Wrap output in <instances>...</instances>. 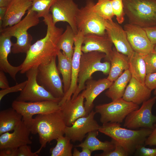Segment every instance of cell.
Returning a JSON list of instances; mask_svg holds the SVG:
<instances>
[{
  "mask_svg": "<svg viewBox=\"0 0 156 156\" xmlns=\"http://www.w3.org/2000/svg\"><path fill=\"white\" fill-rule=\"evenodd\" d=\"M27 81L26 80L12 87L1 90L0 91V101H1L5 96L9 93L21 91L25 86Z\"/></svg>",
  "mask_w": 156,
  "mask_h": 156,
  "instance_id": "38",
  "label": "cell"
},
{
  "mask_svg": "<svg viewBox=\"0 0 156 156\" xmlns=\"http://www.w3.org/2000/svg\"><path fill=\"white\" fill-rule=\"evenodd\" d=\"M58 70L62 75L64 91L65 94L69 88L72 76V60H69L61 50L58 51Z\"/></svg>",
  "mask_w": 156,
  "mask_h": 156,
  "instance_id": "30",
  "label": "cell"
},
{
  "mask_svg": "<svg viewBox=\"0 0 156 156\" xmlns=\"http://www.w3.org/2000/svg\"><path fill=\"white\" fill-rule=\"evenodd\" d=\"M131 77L129 69L124 71L108 89L105 93V95L112 101L122 98Z\"/></svg>",
  "mask_w": 156,
  "mask_h": 156,
  "instance_id": "28",
  "label": "cell"
},
{
  "mask_svg": "<svg viewBox=\"0 0 156 156\" xmlns=\"http://www.w3.org/2000/svg\"><path fill=\"white\" fill-rule=\"evenodd\" d=\"M7 7H0V22L1 23L5 16L7 10Z\"/></svg>",
  "mask_w": 156,
  "mask_h": 156,
  "instance_id": "46",
  "label": "cell"
},
{
  "mask_svg": "<svg viewBox=\"0 0 156 156\" xmlns=\"http://www.w3.org/2000/svg\"><path fill=\"white\" fill-rule=\"evenodd\" d=\"M58 102L47 100L29 102L13 101L12 107L23 116V120L28 124L35 115L42 114L53 112L60 109Z\"/></svg>",
  "mask_w": 156,
  "mask_h": 156,
  "instance_id": "12",
  "label": "cell"
},
{
  "mask_svg": "<svg viewBox=\"0 0 156 156\" xmlns=\"http://www.w3.org/2000/svg\"><path fill=\"white\" fill-rule=\"evenodd\" d=\"M154 50L155 52L156 53V44L155 45L154 47Z\"/></svg>",
  "mask_w": 156,
  "mask_h": 156,
  "instance_id": "49",
  "label": "cell"
},
{
  "mask_svg": "<svg viewBox=\"0 0 156 156\" xmlns=\"http://www.w3.org/2000/svg\"><path fill=\"white\" fill-rule=\"evenodd\" d=\"M43 18V21L47 26L46 35L31 44L21 64V74L25 73L33 67L48 63L57 56L59 50L57 44L63 29L57 27L53 23L51 14Z\"/></svg>",
  "mask_w": 156,
  "mask_h": 156,
  "instance_id": "1",
  "label": "cell"
},
{
  "mask_svg": "<svg viewBox=\"0 0 156 156\" xmlns=\"http://www.w3.org/2000/svg\"><path fill=\"white\" fill-rule=\"evenodd\" d=\"M124 29L134 51L143 55L154 51L155 44L151 42L143 28L129 23L124 26Z\"/></svg>",
  "mask_w": 156,
  "mask_h": 156,
  "instance_id": "15",
  "label": "cell"
},
{
  "mask_svg": "<svg viewBox=\"0 0 156 156\" xmlns=\"http://www.w3.org/2000/svg\"><path fill=\"white\" fill-rule=\"evenodd\" d=\"M105 53L96 51L83 53L80 59L78 87L71 99L75 98L85 89L86 81L92 78V75L94 72L101 71L105 75H108L110 69V62L107 61L101 62L102 59L105 58Z\"/></svg>",
  "mask_w": 156,
  "mask_h": 156,
  "instance_id": "6",
  "label": "cell"
},
{
  "mask_svg": "<svg viewBox=\"0 0 156 156\" xmlns=\"http://www.w3.org/2000/svg\"><path fill=\"white\" fill-rule=\"evenodd\" d=\"M129 23L142 28L156 26V0H123Z\"/></svg>",
  "mask_w": 156,
  "mask_h": 156,
  "instance_id": "5",
  "label": "cell"
},
{
  "mask_svg": "<svg viewBox=\"0 0 156 156\" xmlns=\"http://www.w3.org/2000/svg\"><path fill=\"white\" fill-rule=\"evenodd\" d=\"M96 113L92 110L86 116L77 120L70 126H66L65 129V135L72 142H81L86 134L95 131H98L101 126L94 119Z\"/></svg>",
  "mask_w": 156,
  "mask_h": 156,
  "instance_id": "14",
  "label": "cell"
},
{
  "mask_svg": "<svg viewBox=\"0 0 156 156\" xmlns=\"http://www.w3.org/2000/svg\"><path fill=\"white\" fill-rule=\"evenodd\" d=\"M113 43L106 32L103 35L89 34L84 36L81 51L83 53L93 51L105 53L106 61H110L113 52Z\"/></svg>",
  "mask_w": 156,
  "mask_h": 156,
  "instance_id": "17",
  "label": "cell"
},
{
  "mask_svg": "<svg viewBox=\"0 0 156 156\" xmlns=\"http://www.w3.org/2000/svg\"><path fill=\"white\" fill-rule=\"evenodd\" d=\"M38 68H31L25 73L27 79V83L15 100L29 102L50 100L59 103L61 99L54 97L38 83L36 80Z\"/></svg>",
  "mask_w": 156,
  "mask_h": 156,
  "instance_id": "10",
  "label": "cell"
},
{
  "mask_svg": "<svg viewBox=\"0 0 156 156\" xmlns=\"http://www.w3.org/2000/svg\"><path fill=\"white\" fill-rule=\"evenodd\" d=\"M84 35L78 31L75 36L74 52L72 60V76L71 85L68 91L65 94L58 104L60 106L66 101L70 99L75 92L78 87V78L79 72L80 59L83 53L81 47Z\"/></svg>",
  "mask_w": 156,
  "mask_h": 156,
  "instance_id": "18",
  "label": "cell"
},
{
  "mask_svg": "<svg viewBox=\"0 0 156 156\" xmlns=\"http://www.w3.org/2000/svg\"><path fill=\"white\" fill-rule=\"evenodd\" d=\"M154 96L144 102L140 108L131 112L125 119L124 126L134 129L140 127L153 129L156 122V116L153 115L152 110L155 103Z\"/></svg>",
  "mask_w": 156,
  "mask_h": 156,
  "instance_id": "11",
  "label": "cell"
},
{
  "mask_svg": "<svg viewBox=\"0 0 156 156\" xmlns=\"http://www.w3.org/2000/svg\"><path fill=\"white\" fill-rule=\"evenodd\" d=\"M56 57H54L49 63L38 67L36 80L40 85L54 97L61 99L65 93L56 65Z\"/></svg>",
  "mask_w": 156,
  "mask_h": 156,
  "instance_id": "9",
  "label": "cell"
},
{
  "mask_svg": "<svg viewBox=\"0 0 156 156\" xmlns=\"http://www.w3.org/2000/svg\"><path fill=\"white\" fill-rule=\"evenodd\" d=\"M143 56L145 63L146 74L156 72V53L155 51Z\"/></svg>",
  "mask_w": 156,
  "mask_h": 156,
  "instance_id": "36",
  "label": "cell"
},
{
  "mask_svg": "<svg viewBox=\"0 0 156 156\" xmlns=\"http://www.w3.org/2000/svg\"><path fill=\"white\" fill-rule=\"evenodd\" d=\"M57 144L54 147L50 148L51 156H72L73 145L70 140L66 136H62L56 140Z\"/></svg>",
  "mask_w": 156,
  "mask_h": 156,
  "instance_id": "32",
  "label": "cell"
},
{
  "mask_svg": "<svg viewBox=\"0 0 156 156\" xmlns=\"http://www.w3.org/2000/svg\"><path fill=\"white\" fill-rule=\"evenodd\" d=\"M12 37L1 34L0 36V70L8 73L16 81L17 73L21 70V64L17 66L12 65L9 62L8 57L11 52L13 44Z\"/></svg>",
  "mask_w": 156,
  "mask_h": 156,
  "instance_id": "24",
  "label": "cell"
},
{
  "mask_svg": "<svg viewBox=\"0 0 156 156\" xmlns=\"http://www.w3.org/2000/svg\"><path fill=\"white\" fill-rule=\"evenodd\" d=\"M139 108L138 105L121 98L109 103L96 105L95 111L100 114V121L103 124L120 123L131 112Z\"/></svg>",
  "mask_w": 156,
  "mask_h": 156,
  "instance_id": "8",
  "label": "cell"
},
{
  "mask_svg": "<svg viewBox=\"0 0 156 156\" xmlns=\"http://www.w3.org/2000/svg\"><path fill=\"white\" fill-rule=\"evenodd\" d=\"M152 90L132 77L122 98L138 105L150 98Z\"/></svg>",
  "mask_w": 156,
  "mask_h": 156,
  "instance_id": "23",
  "label": "cell"
},
{
  "mask_svg": "<svg viewBox=\"0 0 156 156\" xmlns=\"http://www.w3.org/2000/svg\"><path fill=\"white\" fill-rule=\"evenodd\" d=\"M110 60L111 67L107 79L114 82L123 73L129 69V58L126 55L118 51L115 47Z\"/></svg>",
  "mask_w": 156,
  "mask_h": 156,
  "instance_id": "25",
  "label": "cell"
},
{
  "mask_svg": "<svg viewBox=\"0 0 156 156\" xmlns=\"http://www.w3.org/2000/svg\"><path fill=\"white\" fill-rule=\"evenodd\" d=\"M153 93L155 95V97L156 98V88L154 89V90L153 92Z\"/></svg>",
  "mask_w": 156,
  "mask_h": 156,
  "instance_id": "48",
  "label": "cell"
},
{
  "mask_svg": "<svg viewBox=\"0 0 156 156\" xmlns=\"http://www.w3.org/2000/svg\"><path fill=\"white\" fill-rule=\"evenodd\" d=\"M144 145L151 146H156V122L154 125V128L151 133L147 138Z\"/></svg>",
  "mask_w": 156,
  "mask_h": 156,
  "instance_id": "42",
  "label": "cell"
},
{
  "mask_svg": "<svg viewBox=\"0 0 156 156\" xmlns=\"http://www.w3.org/2000/svg\"><path fill=\"white\" fill-rule=\"evenodd\" d=\"M113 82L107 78H103L97 80L92 78L87 80L85 89L81 92L86 101L84 105L86 112L88 114L94 107L93 102L96 98L103 91L108 89Z\"/></svg>",
  "mask_w": 156,
  "mask_h": 156,
  "instance_id": "22",
  "label": "cell"
},
{
  "mask_svg": "<svg viewBox=\"0 0 156 156\" xmlns=\"http://www.w3.org/2000/svg\"><path fill=\"white\" fill-rule=\"evenodd\" d=\"M112 141L115 145V148L112 150L103 152L102 153L96 154L99 156H127L129 155L122 146L117 141L112 139Z\"/></svg>",
  "mask_w": 156,
  "mask_h": 156,
  "instance_id": "37",
  "label": "cell"
},
{
  "mask_svg": "<svg viewBox=\"0 0 156 156\" xmlns=\"http://www.w3.org/2000/svg\"><path fill=\"white\" fill-rule=\"evenodd\" d=\"M145 85L152 91L156 88V72L147 74L145 77Z\"/></svg>",
  "mask_w": 156,
  "mask_h": 156,
  "instance_id": "41",
  "label": "cell"
},
{
  "mask_svg": "<svg viewBox=\"0 0 156 156\" xmlns=\"http://www.w3.org/2000/svg\"><path fill=\"white\" fill-rule=\"evenodd\" d=\"M75 35L71 27L69 25H67L65 30L61 36L57 44L58 49L62 50L70 60H72L74 53L73 45Z\"/></svg>",
  "mask_w": 156,
  "mask_h": 156,
  "instance_id": "31",
  "label": "cell"
},
{
  "mask_svg": "<svg viewBox=\"0 0 156 156\" xmlns=\"http://www.w3.org/2000/svg\"><path fill=\"white\" fill-rule=\"evenodd\" d=\"M98 131L117 141L129 155L134 154L139 146L144 144L152 129H128L121 127L119 123L108 122L103 124Z\"/></svg>",
  "mask_w": 156,
  "mask_h": 156,
  "instance_id": "3",
  "label": "cell"
},
{
  "mask_svg": "<svg viewBox=\"0 0 156 156\" xmlns=\"http://www.w3.org/2000/svg\"><path fill=\"white\" fill-rule=\"evenodd\" d=\"M134 155L140 156H156V148H150L145 147L144 145H141L137 148Z\"/></svg>",
  "mask_w": 156,
  "mask_h": 156,
  "instance_id": "39",
  "label": "cell"
},
{
  "mask_svg": "<svg viewBox=\"0 0 156 156\" xmlns=\"http://www.w3.org/2000/svg\"><path fill=\"white\" fill-rule=\"evenodd\" d=\"M84 99L81 93L75 98L66 101L60 106V111L66 126H71L79 118L88 115L84 106Z\"/></svg>",
  "mask_w": 156,
  "mask_h": 156,
  "instance_id": "20",
  "label": "cell"
},
{
  "mask_svg": "<svg viewBox=\"0 0 156 156\" xmlns=\"http://www.w3.org/2000/svg\"><path fill=\"white\" fill-rule=\"evenodd\" d=\"M147 36L154 44H156V26L144 28Z\"/></svg>",
  "mask_w": 156,
  "mask_h": 156,
  "instance_id": "43",
  "label": "cell"
},
{
  "mask_svg": "<svg viewBox=\"0 0 156 156\" xmlns=\"http://www.w3.org/2000/svg\"><path fill=\"white\" fill-rule=\"evenodd\" d=\"M113 12L119 24L122 23L125 20L123 0H111Z\"/></svg>",
  "mask_w": 156,
  "mask_h": 156,
  "instance_id": "35",
  "label": "cell"
},
{
  "mask_svg": "<svg viewBox=\"0 0 156 156\" xmlns=\"http://www.w3.org/2000/svg\"><path fill=\"white\" fill-rule=\"evenodd\" d=\"M30 133V128L22 120L12 132H8L0 135V150H16L22 146L31 144Z\"/></svg>",
  "mask_w": 156,
  "mask_h": 156,
  "instance_id": "16",
  "label": "cell"
},
{
  "mask_svg": "<svg viewBox=\"0 0 156 156\" xmlns=\"http://www.w3.org/2000/svg\"><path fill=\"white\" fill-rule=\"evenodd\" d=\"M23 116L12 107L0 112V135L13 131L22 120Z\"/></svg>",
  "mask_w": 156,
  "mask_h": 156,
  "instance_id": "26",
  "label": "cell"
},
{
  "mask_svg": "<svg viewBox=\"0 0 156 156\" xmlns=\"http://www.w3.org/2000/svg\"><path fill=\"white\" fill-rule=\"evenodd\" d=\"M85 1V5L79 8L76 17L78 31L81 32L84 36L89 34H105L106 20L94 11V0Z\"/></svg>",
  "mask_w": 156,
  "mask_h": 156,
  "instance_id": "7",
  "label": "cell"
},
{
  "mask_svg": "<svg viewBox=\"0 0 156 156\" xmlns=\"http://www.w3.org/2000/svg\"><path fill=\"white\" fill-rule=\"evenodd\" d=\"M12 0H0V7H7Z\"/></svg>",
  "mask_w": 156,
  "mask_h": 156,
  "instance_id": "47",
  "label": "cell"
},
{
  "mask_svg": "<svg viewBox=\"0 0 156 156\" xmlns=\"http://www.w3.org/2000/svg\"><path fill=\"white\" fill-rule=\"evenodd\" d=\"M129 58V68L132 77L142 83L144 82L146 75L145 63L143 55L134 51Z\"/></svg>",
  "mask_w": 156,
  "mask_h": 156,
  "instance_id": "29",
  "label": "cell"
},
{
  "mask_svg": "<svg viewBox=\"0 0 156 156\" xmlns=\"http://www.w3.org/2000/svg\"><path fill=\"white\" fill-rule=\"evenodd\" d=\"M57 0H32L31 9L36 12L40 18L50 14V9Z\"/></svg>",
  "mask_w": 156,
  "mask_h": 156,
  "instance_id": "34",
  "label": "cell"
},
{
  "mask_svg": "<svg viewBox=\"0 0 156 156\" xmlns=\"http://www.w3.org/2000/svg\"><path fill=\"white\" fill-rule=\"evenodd\" d=\"M31 133L38 134L40 144L39 153L47 143L65 134L66 126L60 109L50 113L38 114L27 124Z\"/></svg>",
  "mask_w": 156,
  "mask_h": 156,
  "instance_id": "2",
  "label": "cell"
},
{
  "mask_svg": "<svg viewBox=\"0 0 156 156\" xmlns=\"http://www.w3.org/2000/svg\"><path fill=\"white\" fill-rule=\"evenodd\" d=\"M38 152H33L31 147L28 145H25L19 147L17 150L16 156H38Z\"/></svg>",
  "mask_w": 156,
  "mask_h": 156,
  "instance_id": "40",
  "label": "cell"
},
{
  "mask_svg": "<svg viewBox=\"0 0 156 156\" xmlns=\"http://www.w3.org/2000/svg\"><path fill=\"white\" fill-rule=\"evenodd\" d=\"M32 0H12L7 8L0 28L12 26L19 22L31 7Z\"/></svg>",
  "mask_w": 156,
  "mask_h": 156,
  "instance_id": "21",
  "label": "cell"
},
{
  "mask_svg": "<svg viewBox=\"0 0 156 156\" xmlns=\"http://www.w3.org/2000/svg\"><path fill=\"white\" fill-rule=\"evenodd\" d=\"M105 26L106 32L116 50L129 58L134 51L128 40L124 29L112 20H106Z\"/></svg>",
  "mask_w": 156,
  "mask_h": 156,
  "instance_id": "19",
  "label": "cell"
},
{
  "mask_svg": "<svg viewBox=\"0 0 156 156\" xmlns=\"http://www.w3.org/2000/svg\"><path fill=\"white\" fill-rule=\"evenodd\" d=\"M82 151H79L77 148H74L73 156H90L92 152L87 148H82Z\"/></svg>",
  "mask_w": 156,
  "mask_h": 156,
  "instance_id": "44",
  "label": "cell"
},
{
  "mask_svg": "<svg viewBox=\"0 0 156 156\" xmlns=\"http://www.w3.org/2000/svg\"><path fill=\"white\" fill-rule=\"evenodd\" d=\"M74 0H57L51 7V12L53 23L59 22L67 23L76 35L77 29L76 17L79 9Z\"/></svg>",
  "mask_w": 156,
  "mask_h": 156,
  "instance_id": "13",
  "label": "cell"
},
{
  "mask_svg": "<svg viewBox=\"0 0 156 156\" xmlns=\"http://www.w3.org/2000/svg\"><path fill=\"white\" fill-rule=\"evenodd\" d=\"M4 72L0 71V88L5 89L10 87L9 83Z\"/></svg>",
  "mask_w": 156,
  "mask_h": 156,
  "instance_id": "45",
  "label": "cell"
},
{
  "mask_svg": "<svg viewBox=\"0 0 156 156\" xmlns=\"http://www.w3.org/2000/svg\"><path fill=\"white\" fill-rule=\"evenodd\" d=\"M99 132L98 131H95L89 133L85 140L75 146L87 148L92 152L99 150L106 152L113 150L115 145L112 141L102 142L97 138Z\"/></svg>",
  "mask_w": 156,
  "mask_h": 156,
  "instance_id": "27",
  "label": "cell"
},
{
  "mask_svg": "<svg viewBox=\"0 0 156 156\" xmlns=\"http://www.w3.org/2000/svg\"><path fill=\"white\" fill-rule=\"evenodd\" d=\"M39 21L37 13L30 9L25 16L18 23L10 27L0 28L1 34L16 38V42L13 43L12 47L11 52L13 53L27 52L32 40V37L28 30L38 25Z\"/></svg>",
  "mask_w": 156,
  "mask_h": 156,
  "instance_id": "4",
  "label": "cell"
},
{
  "mask_svg": "<svg viewBox=\"0 0 156 156\" xmlns=\"http://www.w3.org/2000/svg\"><path fill=\"white\" fill-rule=\"evenodd\" d=\"M94 11L105 20H112L114 15L111 0H98L93 5Z\"/></svg>",
  "mask_w": 156,
  "mask_h": 156,
  "instance_id": "33",
  "label": "cell"
}]
</instances>
